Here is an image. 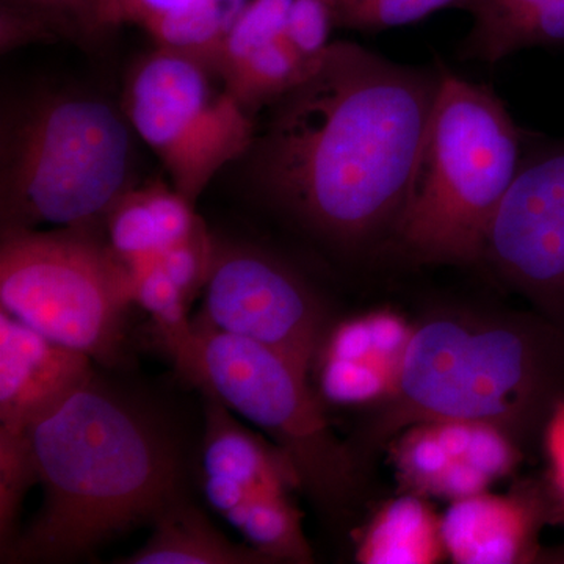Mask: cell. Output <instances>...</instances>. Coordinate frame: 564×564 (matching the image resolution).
<instances>
[{
	"label": "cell",
	"mask_w": 564,
	"mask_h": 564,
	"mask_svg": "<svg viewBox=\"0 0 564 564\" xmlns=\"http://www.w3.org/2000/svg\"><path fill=\"white\" fill-rule=\"evenodd\" d=\"M39 485L24 432L0 429V547L18 538V516L29 488Z\"/></svg>",
	"instance_id": "d4e9b609"
},
{
	"label": "cell",
	"mask_w": 564,
	"mask_h": 564,
	"mask_svg": "<svg viewBox=\"0 0 564 564\" xmlns=\"http://www.w3.org/2000/svg\"><path fill=\"white\" fill-rule=\"evenodd\" d=\"M93 373L90 356L0 310V429L24 432Z\"/></svg>",
	"instance_id": "7c38bea8"
},
{
	"label": "cell",
	"mask_w": 564,
	"mask_h": 564,
	"mask_svg": "<svg viewBox=\"0 0 564 564\" xmlns=\"http://www.w3.org/2000/svg\"><path fill=\"white\" fill-rule=\"evenodd\" d=\"M564 388L560 337L522 323L436 315L415 326L378 436L422 422L474 421L516 437L551 414Z\"/></svg>",
	"instance_id": "277c9868"
},
{
	"label": "cell",
	"mask_w": 564,
	"mask_h": 564,
	"mask_svg": "<svg viewBox=\"0 0 564 564\" xmlns=\"http://www.w3.org/2000/svg\"><path fill=\"white\" fill-rule=\"evenodd\" d=\"M543 0H473L469 13L474 17L470 33H484L522 17Z\"/></svg>",
	"instance_id": "f1b7e54d"
},
{
	"label": "cell",
	"mask_w": 564,
	"mask_h": 564,
	"mask_svg": "<svg viewBox=\"0 0 564 564\" xmlns=\"http://www.w3.org/2000/svg\"><path fill=\"white\" fill-rule=\"evenodd\" d=\"M524 161L502 99L441 66V84L395 239L423 263L485 258L489 228Z\"/></svg>",
	"instance_id": "5b68a950"
},
{
	"label": "cell",
	"mask_w": 564,
	"mask_h": 564,
	"mask_svg": "<svg viewBox=\"0 0 564 564\" xmlns=\"http://www.w3.org/2000/svg\"><path fill=\"white\" fill-rule=\"evenodd\" d=\"M0 304L55 343L113 366L135 300L131 272L104 234L43 229L2 234Z\"/></svg>",
	"instance_id": "8992f818"
},
{
	"label": "cell",
	"mask_w": 564,
	"mask_h": 564,
	"mask_svg": "<svg viewBox=\"0 0 564 564\" xmlns=\"http://www.w3.org/2000/svg\"><path fill=\"white\" fill-rule=\"evenodd\" d=\"M193 323L263 345L307 375L328 329L325 311L303 278L250 245L215 243Z\"/></svg>",
	"instance_id": "9c48e42d"
},
{
	"label": "cell",
	"mask_w": 564,
	"mask_h": 564,
	"mask_svg": "<svg viewBox=\"0 0 564 564\" xmlns=\"http://www.w3.org/2000/svg\"><path fill=\"white\" fill-rule=\"evenodd\" d=\"M133 281V300L155 323L177 370L192 381L196 366L195 325L188 318L191 302L163 269L159 258L126 263Z\"/></svg>",
	"instance_id": "d6986e66"
},
{
	"label": "cell",
	"mask_w": 564,
	"mask_h": 564,
	"mask_svg": "<svg viewBox=\"0 0 564 564\" xmlns=\"http://www.w3.org/2000/svg\"><path fill=\"white\" fill-rule=\"evenodd\" d=\"M104 0H0L2 50L29 41L101 35Z\"/></svg>",
	"instance_id": "ffe728a7"
},
{
	"label": "cell",
	"mask_w": 564,
	"mask_h": 564,
	"mask_svg": "<svg viewBox=\"0 0 564 564\" xmlns=\"http://www.w3.org/2000/svg\"><path fill=\"white\" fill-rule=\"evenodd\" d=\"M447 556L443 521L426 497L406 492L383 505L356 543L361 564H434Z\"/></svg>",
	"instance_id": "e0dca14e"
},
{
	"label": "cell",
	"mask_w": 564,
	"mask_h": 564,
	"mask_svg": "<svg viewBox=\"0 0 564 564\" xmlns=\"http://www.w3.org/2000/svg\"><path fill=\"white\" fill-rule=\"evenodd\" d=\"M334 24L336 17L329 0H293L285 33L300 57L313 66L332 44Z\"/></svg>",
	"instance_id": "4316f807"
},
{
	"label": "cell",
	"mask_w": 564,
	"mask_h": 564,
	"mask_svg": "<svg viewBox=\"0 0 564 564\" xmlns=\"http://www.w3.org/2000/svg\"><path fill=\"white\" fill-rule=\"evenodd\" d=\"M315 388L322 402L339 408H364L381 404L392 395L399 370L366 359L315 356Z\"/></svg>",
	"instance_id": "44dd1931"
},
{
	"label": "cell",
	"mask_w": 564,
	"mask_h": 564,
	"mask_svg": "<svg viewBox=\"0 0 564 564\" xmlns=\"http://www.w3.org/2000/svg\"><path fill=\"white\" fill-rule=\"evenodd\" d=\"M485 256L519 289L564 313V143L524 158L494 215Z\"/></svg>",
	"instance_id": "30bf717a"
},
{
	"label": "cell",
	"mask_w": 564,
	"mask_h": 564,
	"mask_svg": "<svg viewBox=\"0 0 564 564\" xmlns=\"http://www.w3.org/2000/svg\"><path fill=\"white\" fill-rule=\"evenodd\" d=\"M313 66L292 46L280 18L261 7H248L236 18L210 63L226 90L254 118Z\"/></svg>",
	"instance_id": "4fadbf2b"
},
{
	"label": "cell",
	"mask_w": 564,
	"mask_h": 564,
	"mask_svg": "<svg viewBox=\"0 0 564 564\" xmlns=\"http://www.w3.org/2000/svg\"><path fill=\"white\" fill-rule=\"evenodd\" d=\"M473 0H334L336 24L355 31H386L421 21L434 11H469Z\"/></svg>",
	"instance_id": "484cf974"
},
{
	"label": "cell",
	"mask_w": 564,
	"mask_h": 564,
	"mask_svg": "<svg viewBox=\"0 0 564 564\" xmlns=\"http://www.w3.org/2000/svg\"><path fill=\"white\" fill-rule=\"evenodd\" d=\"M441 521L452 562L516 564L536 555L543 514L533 494L484 491L451 502Z\"/></svg>",
	"instance_id": "5bb4252c"
},
{
	"label": "cell",
	"mask_w": 564,
	"mask_h": 564,
	"mask_svg": "<svg viewBox=\"0 0 564 564\" xmlns=\"http://www.w3.org/2000/svg\"><path fill=\"white\" fill-rule=\"evenodd\" d=\"M445 445L458 462L469 464L492 481L507 477L521 462L514 437L488 422H434Z\"/></svg>",
	"instance_id": "cb8c5ba5"
},
{
	"label": "cell",
	"mask_w": 564,
	"mask_h": 564,
	"mask_svg": "<svg viewBox=\"0 0 564 564\" xmlns=\"http://www.w3.org/2000/svg\"><path fill=\"white\" fill-rule=\"evenodd\" d=\"M372 334L375 351L393 366L402 367L404 352L413 339L414 326L402 315L389 310L366 314Z\"/></svg>",
	"instance_id": "83f0119b"
},
{
	"label": "cell",
	"mask_w": 564,
	"mask_h": 564,
	"mask_svg": "<svg viewBox=\"0 0 564 564\" xmlns=\"http://www.w3.org/2000/svg\"><path fill=\"white\" fill-rule=\"evenodd\" d=\"M247 0H104L102 33L135 24L155 47L198 55Z\"/></svg>",
	"instance_id": "2e32d148"
},
{
	"label": "cell",
	"mask_w": 564,
	"mask_h": 564,
	"mask_svg": "<svg viewBox=\"0 0 564 564\" xmlns=\"http://www.w3.org/2000/svg\"><path fill=\"white\" fill-rule=\"evenodd\" d=\"M545 454L551 466L552 478L564 496V399L556 403L545 423Z\"/></svg>",
	"instance_id": "f546056e"
},
{
	"label": "cell",
	"mask_w": 564,
	"mask_h": 564,
	"mask_svg": "<svg viewBox=\"0 0 564 564\" xmlns=\"http://www.w3.org/2000/svg\"><path fill=\"white\" fill-rule=\"evenodd\" d=\"M564 43V0H543L522 17L484 33H470L464 43L467 57L496 63L532 46Z\"/></svg>",
	"instance_id": "7402d4cb"
},
{
	"label": "cell",
	"mask_w": 564,
	"mask_h": 564,
	"mask_svg": "<svg viewBox=\"0 0 564 564\" xmlns=\"http://www.w3.org/2000/svg\"><path fill=\"white\" fill-rule=\"evenodd\" d=\"M24 434L44 500L3 562H76L188 499L187 462L170 423L96 372Z\"/></svg>",
	"instance_id": "7a4b0ae2"
},
{
	"label": "cell",
	"mask_w": 564,
	"mask_h": 564,
	"mask_svg": "<svg viewBox=\"0 0 564 564\" xmlns=\"http://www.w3.org/2000/svg\"><path fill=\"white\" fill-rule=\"evenodd\" d=\"M203 225L195 204L174 188H132L115 204L106 221V239L124 263L159 258L191 239Z\"/></svg>",
	"instance_id": "9a60e30c"
},
{
	"label": "cell",
	"mask_w": 564,
	"mask_h": 564,
	"mask_svg": "<svg viewBox=\"0 0 564 564\" xmlns=\"http://www.w3.org/2000/svg\"><path fill=\"white\" fill-rule=\"evenodd\" d=\"M329 2H332V3H333V7H334V0H329Z\"/></svg>",
	"instance_id": "4dcf8cb0"
},
{
	"label": "cell",
	"mask_w": 564,
	"mask_h": 564,
	"mask_svg": "<svg viewBox=\"0 0 564 564\" xmlns=\"http://www.w3.org/2000/svg\"><path fill=\"white\" fill-rule=\"evenodd\" d=\"M441 84L337 41L256 118L239 166L259 202L326 242L358 248L395 231Z\"/></svg>",
	"instance_id": "6da1fadb"
},
{
	"label": "cell",
	"mask_w": 564,
	"mask_h": 564,
	"mask_svg": "<svg viewBox=\"0 0 564 564\" xmlns=\"http://www.w3.org/2000/svg\"><path fill=\"white\" fill-rule=\"evenodd\" d=\"M135 140L124 111L84 91H40L11 104L0 131L2 234L98 232L133 187Z\"/></svg>",
	"instance_id": "3957f363"
},
{
	"label": "cell",
	"mask_w": 564,
	"mask_h": 564,
	"mask_svg": "<svg viewBox=\"0 0 564 564\" xmlns=\"http://www.w3.org/2000/svg\"><path fill=\"white\" fill-rule=\"evenodd\" d=\"M195 332L192 383L270 436L322 507L336 511L350 502L358 467L329 426L310 375L263 345L204 326Z\"/></svg>",
	"instance_id": "52a82bcc"
},
{
	"label": "cell",
	"mask_w": 564,
	"mask_h": 564,
	"mask_svg": "<svg viewBox=\"0 0 564 564\" xmlns=\"http://www.w3.org/2000/svg\"><path fill=\"white\" fill-rule=\"evenodd\" d=\"M122 564H265L251 545L237 544L218 532L191 497L152 524L150 540Z\"/></svg>",
	"instance_id": "ac0fdd59"
},
{
	"label": "cell",
	"mask_w": 564,
	"mask_h": 564,
	"mask_svg": "<svg viewBox=\"0 0 564 564\" xmlns=\"http://www.w3.org/2000/svg\"><path fill=\"white\" fill-rule=\"evenodd\" d=\"M122 111L192 204L243 158L256 133V118L207 63L163 47L133 66Z\"/></svg>",
	"instance_id": "ba28073f"
},
{
	"label": "cell",
	"mask_w": 564,
	"mask_h": 564,
	"mask_svg": "<svg viewBox=\"0 0 564 564\" xmlns=\"http://www.w3.org/2000/svg\"><path fill=\"white\" fill-rule=\"evenodd\" d=\"M204 399L202 485L207 503L237 529L259 503L302 488L299 474L278 445L237 421L207 389Z\"/></svg>",
	"instance_id": "8fae6325"
},
{
	"label": "cell",
	"mask_w": 564,
	"mask_h": 564,
	"mask_svg": "<svg viewBox=\"0 0 564 564\" xmlns=\"http://www.w3.org/2000/svg\"><path fill=\"white\" fill-rule=\"evenodd\" d=\"M392 462L397 478L406 492L432 496L440 481L458 459L445 445L436 423H414L397 434L392 445Z\"/></svg>",
	"instance_id": "603a6c76"
}]
</instances>
